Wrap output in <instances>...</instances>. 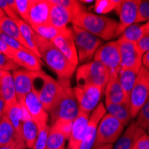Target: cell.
Returning <instances> with one entry per match:
<instances>
[{"instance_id":"cell-45","label":"cell","mask_w":149,"mask_h":149,"mask_svg":"<svg viewBox=\"0 0 149 149\" xmlns=\"http://www.w3.org/2000/svg\"><path fill=\"white\" fill-rule=\"evenodd\" d=\"M136 45L142 56H144L146 52H148L149 51V32H146Z\"/></svg>"},{"instance_id":"cell-43","label":"cell","mask_w":149,"mask_h":149,"mask_svg":"<svg viewBox=\"0 0 149 149\" xmlns=\"http://www.w3.org/2000/svg\"><path fill=\"white\" fill-rule=\"evenodd\" d=\"M0 8L3 10V12L5 13V15H6V17L12 19V20H17L20 19V17L18 16L17 13L12 9V7L9 6L7 0H0Z\"/></svg>"},{"instance_id":"cell-47","label":"cell","mask_w":149,"mask_h":149,"mask_svg":"<svg viewBox=\"0 0 149 149\" xmlns=\"http://www.w3.org/2000/svg\"><path fill=\"white\" fill-rule=\"evenodd\" d=\"M16 50L13 49L12 47H10L9 46H7L2 39H0V53L4 54L6 56H8L9 58H12L13 56L15 55Z\"/></svg>"},{"instance_id":"cell-51","label":"cell","mask_w":149,"mask_h":149,"mask_svg":"<svg viewBox=\"0 0 149 149\" xmlns=\"http://www.w3.org/2000/svg\"><path fill=\"white\" fill-rule=\"evenodd\" d=\"M4 17H6V15H5V13L3 12V10L0 8V18H4Z\"/></svg>"},{"instance_id":"cell-8","label":"cell","mask_w":149,"mask_h":149,"mask_svg":"<svg viewBox=\"0 0 149 149\" xmlns=\"http://www.w3.org/2000/svg\"><path fill=\"white\" fill-rule=\"evenodd\" d=\"M149 98V72L142 66L136 79V82L130 94L129 103L132 119L136 118L142 106Z\"/></svg>"},{"instance_id":"cell-11","label":"cell","mask_w":149,"mask_h":149,"mask_svg":"<svg viewBox=\"0 0 149 149\" xmlns=\"http://www.w3.org/2000/svg\"><path fill=\"white\" fill-rule=\"evenodd\" d=\"M118 45L120 57V67L121 69H128L139 72L143 66L142 57L137 45L132 42L118 38L116 40Z\"/></svg>"},{"instance_id":"cell-32","label":"cell","mask_w":149,"mask_h":149,"mask_svg":"<svg viewBox=\"0 0 149 149\" xmlns=\"http://www.w3.org/2000/svg\"><path fill=\"white\" fill-rule=\"evenodd\" d=\"M66 137L54 125H50L47 149H66Z\"/></svg>"},{"instance_id":"cell-5","label":"cell","mask_w":149,"mask_h":149,"mask_svg":"<svg viewBox=\"0 0 149 149\" xmlns=\"http://www.w3.org/2000/svg\"><path fill=\"white\" fill-rule=\"evenodd\" d=\"M109 78V71L101 63L94 60L79 65L76 70L77 86L95 85L104 90Z\"/></svg>"},{"instance_id":"cell-34","label":"cell","mask_w":149,"mask_h":149,"mask_svg":"<svg viewBox=\"0 0 149 149\" xmlns=\"http://www.w3.org/2000/svg\"><path fill=\"white\" fill-rule=\"evenodd\" d=\"M50 1L53 4L58 5L60 6L64 7L66 10H68L72 13L73 18L77 15H79V13L85 11L82 4L79 1H76V0H50Z\"/></svg>"},{"instance_id":"cell-49","label":"cell","mask_w":149,"mask_h":149,"mask_svg":"<svg viewBox=\"0 0 149 149\" xmlns=\"http://www.w3.org/2000/svg\"><path fill=\"white\" fill-rule=\"evenodd\" d=\"M4 109H5V101L1 96V93H0V119H1L4 113Z\"/></svg>"},{"instance_id":"cell-54","label":"cell","mask_w":149,"mask_h":149,"mask_svg":"<svg viewBox=\"0 0 149 149\" xmlns=\"http://www.w3.org/2000/svg\"><path fill=\"white\" fill-rule=\"evenodd\" d=\"M146 130H147V132H148V134H149V129H147Z\"/></svg>"},{"instance_id":"cell-55","label":"cell","mask_w":149,"mask_h":149,"mask_svg":"<svg viewBox=\"0 0 149 149\" xmlns=\"http://www.w3.org/2000/svg\"><path fill=\"white\" fill-rule=\"evenodd\" d=\"M148 100H149V98H148Z\"/></svg>"},{"instance_id":"cell-37","label":"cell","mask_w":149,"mask_h":149,"mask_svg":"<svg viewBox=\"0 0 149 149\" xmlns=\"http://www.w3.org/2000/svg\"><path fill=\"white\" fill-rule=\"evenodd\" d=\"M31 0H15V9L18 16L29 24V11Z\"/></svg>"},{"instance_id":"cell-28","label":"cell","mask_w":149,"mask_h":149,"mask_svg":"<svg viewBox=\"0 0 149 149\" xmlns=\"http://www.w3.org/2000/svg\"><path fill=\"white\" fill-rule=\"evenodd\" d=\"M0 31L8 35L9 37L13 38V39L17 40L20 44H22L25 48L29 50L28 46H27L26 42L24 41L16 22L13 20L8 17L0 18Z\"/></svg>"},{"instance_id":"cell-53","label":"cell","mask_w":149,"mask_h":149,"mask_svg":"<svg viewBox=\"0 0 149 149\" xmlns=\"http://www.w3.org/2000/svg\"><path fill=\"white\" fill-rule=\"evenodd\" d=\"M2 72H3V71L0 70V81H1V78H2Z\"/></svg>"},{"instance_id":"cell-22","label":"cell","mask_w":149,"mask_h":149,"mask_svg":"<svg viewBox=\"0 0 149 149\" xmlns=\"http://www.w3.org/2000/svg\"><path fill=\"white\" fill-rule=\"evenodd\" d=\"M0 93L5 101V107L18 103L15 82H13L11 72L3 71L1 81H0Z\"/></svg>"},{"instance_id":"cell-14","label":"cell","mask_w":149,"mask_h":149,"mask_svg":"<svg viewBox=\"0 0 149 149\" xmlns=\"http://www.w3.org/2000/svg\"><path fill=\"white\" fill-rule=\"evenodd\" d=\"M12 74L13 82H15L18 103L22 104H24L27 95L33 89V81L36 76V72L19 68L13 71Z\"/></svg>"},{"instance_id":"cell-16","label":"cell","mask_w":149,"mask_h":149,"mask_svg":"<svg viewBox=\"0 0 149 149\" xmlns=\"http://www.w3.org/2000/svg\"><path fill=\"white\" fill-rule=\"evenodd\" d=\"M140 0H123L120 7L116 11L119 15L120 22H118L117 37L131 24L135 23L138 15V7Z\"/></svg>"},{"instance_id":"cell-6","label":"cell","mask_w":149,"mask_h":149,"mask_svg":"<svg viewBox=\"0 0 149 149\" xmlns=\"http://www.w3.org/2000/svg\"><path fill=\"white\" fill-rule=\"evenodd\" d=\"M72 29L74 35L79 63L84 64L93 61L95 54L103 45V40L77 26L72 25Z\"/></svg>"},{"instance_id":"cell-50","label":"cell","mask_w":149,"mask_h":149,"mask_svg":"<svg viewBox=\"0 0 149 149\" xmlns=\"http://www.w3.org/2000/svg\"><path fill=\"white\" fill-rule=\"evenodd\" d=\"M144 26H145V29H146V32H149V22H146V23L144 24Z\"/></svg>"},{"instance_id":"cell-2","label":"cell","mask_w":149,"mask_h":149,"mask_svg":"<svg viewBox=\"0 0 149 149\" xmlns=\"http://www.w3.org/2000/svg\"><path fill=\"white\" fill-rule=\"evenodd\" d=\"M72 25L81 28L102 40L117 38L118 22L104 15L87 12L79 13L72 21Z\"/></svg>"},{"instance_id":"cell-13","label":"cell","mask_w":149,"mask_h":149,"mask_svg":"<svg viewBox=\"0 0 149 149\" xmlns=\"http://www.w3.org/2000/svg\"><path fill=\"white\" fill-rule=\"evenodd\" d=\"M50 0H31L29 11V24L32 29L50 25Z\"/></svg>"},{"instance_id":"cell-25","label":"cell","mask_w":149,"mask_h":149,"mask_svg":"<svg viewBox=\"0 0 149 149\" xmlns=\"http://www.w3.org/2000/svg\"><path fill=\"white\" fill-rule=\"evenodd\" d=\"M72 19L73 16L68 10H66L63 6L52 3L49 16V23L51 26L57 29H63L66 28L70 22H72Z\"/></svg>"},{"instance_id":"cell-36","label":"cell","mask_w":149,"mask_h":149,"mask_svg":"<svg viewBox=\"0 0 149 149\" xmlns=\"http://www.w3.org/2000/svg\"><path fill=\"white\" fill-rule=\"evenodd\" d=\"M50 125L38 129V136L31 149H47V143Z\"/></svg>"},{"instance_id":"cell-20","label":"cell","mask_w":149,"mask_h":149,"mask_svg":"<svg viewBox=\"0 0 149 149\" xmlns=\"http://www.w3.org/2000/svg\"><path fill=\"white\" fill-rule=\"evenodd\" d=\"M20 105L22 110V138L26 146V148L31 149L38 136V127L35 123V121L29 114L28 111H27L25 104H22Z\"/></svg>"},{"instance_id":"cell-40","label":"cell","mask_w":149,"mask_h":149,"mask_svg":"<svg viewBox=\"0 0 149 149\" xmlns=\"http://www.w3.org/2000/svg\"><path fill=\"white\" fill-rule=\"evenodd\" d=\"M72 124H73V121H72V120H57L56 121H55V123H52L51 125H54L55 127H56L64 135V136L66 137L67 140H68L69 138H70V135H71Z\"/></svg>"},{"instance_id":"cell-4","label":"cell","mask_w":149,"mask_h":149,"mask_svg":"<svg viewBox=\"0 0 149 149\" xmlns=\"http://www.w3.org/2000/svg\"><path fill=\"white\" fill-rule=\"evenodd\" d=\"M37 79L41 83L39 87H33V89L37 92L45 111L49 113L61 99L63 87L59 80H56L42 71L37 72Z\"/></svg>"},{"instance_id":"cell-30","label":"cell","mask_w":149,"mask_h":149,"mask_svg":"<svg viewBox=\"0 0 149 149\" xmlns=\"http://www.w3.org/2000/svg\"><path fill=\"white\" fill-rule=\"evenodd\" d=\"M138 73H139V72H137V71L128 70V69H120V71L118 74V80L120 82V85L128 98H129L130 94L134 87L135 82H136Z\"/></svg>"},{"instance_id":"cell-19","label":"cell","mask_w":149,"mask_h":149,"mask_svg":"<svg viewBox=\"0 0 149 149\" xmlns=\"http://www.w3.org/2000/svg\"><path fill=\"white\" fill-rule=\"evenodd\" d=\"M11 59L25 70L38 72L42 69V60L30 50H16Z\"/></svg>"},{"instance_id":"cell-27","label":"cell","mask_w":149,"mask_h":149,"mask_svg":"<svg viewBox=\"0 0 149 149\" xmlns=\"http://www.w3.org/2000/svg\"><path fill=\"white\" fill-rule=\"evenodd\" d=\"M17 138H21L15 131L8 117L3 113L0 119V146L7 145Z\"/></svg>"},{"instance_id":"cell-41","label":"cell","mask_w":149,"mask_h":149,"mask_svg":"<svg viewBox=\"0 0 149 149\" xmlns=\"http://www.w3.org/2000/svg\"><path fill=\"white\" fill-rule=\"evenodd\" d=\"M17 69H19V66L15 62L4 54L0 53V70L13 72Z\"/></svg>"},{"instance_id":"cell-1","label":"cell","mask_w":149,"mask_h":149,"mask_svg":"<svg viewBox=\"0 0 149 149\" xmlns=\"http://www.w3.org/2000/svg\"><path fill=\"white\" fill-rule=\"evenodd\" d=\"M36 46L39 53L40 59L57 74L59 79H69L72 77L76 67L71 63L62 52L51 41L36 35Z\"/></svg>"},{"instance_id":"cell-33","label":"cell","mask_w":149,"mask_h":149,"mask_svg":"<svg viewBox=\"0 0 149 149\" xmlns=\"http://www.w3.org/2000/svg\"><path fill=\"white\" fill-rule=\"evenodd\" d=\"M123 0H97L95 3L94 10L97 13H107L114 10L115 12L120 7Z\"/></svg>"},{"instance_id":"cell-38","label":"cell","mask_w":149,"mask_h":149,"mask_svg":"<svg viewBox=\"0 0 149 149\" xmlns=\"http://www.w3.org/2000/svg\"><path fill=\"white\" fill-rule=\"evenodd\" d=\"M137 125L144 130L149 129V100L142 106L137 115Z\"/></svg>"},{"instance_id":"cell-26","label":"cell","mask_w":149,"mask_h":149,"mask_svg":"<svg viewBox=\"0 0 149 149\" xmlns=\"http://www.w3.org/2000/svg\"><path fill=\"white\" fill-rule=\"evenodd\" d=\"M15 22H16L18 28L20 30V32H21L23 39H24V41L26 42L27 46H28L29 50L31 51L38 57L40 58L39 53H38L37 46H36V35H37V33L34 31V30L31 28L30 24L26 23L22 19L15 20Z\"/></svg>"},{"instance_id":"cell-29","label":"cell","mask_w":149,"mask_h":149,"mask_svg":"<svg viewBox=\"0 0 149 149\" xmlns=\"http://www.w3.org/2000/svg\"><path fill=\"white\" fill-rule=\"evenodd\" d=\"M4 113L8 117L17 134L22 138V110L19 103L6 106Z\"/></svg>"},{"instance_id":"cell-44","label":"cell","mask_w":149,"mask_h":149,"mask_svg":"<svg viewBox=\"0 0 149 149\" xmlns=\"http://www.w3.org/2000/svg\"><path fill=\"white\" fill-rule=\"evenodd\" d=\"M132 149H149V134L141 135L135 142Z\"/></svg>"},{"instance_id":"cell-31","label":"cell","mask_w":149,"mask_h":149,"mask_svg":"<svg viewBox=\"0 0 149 149\" xmlns=\"http://www.w3.org/2000/svg\"><path fill=\"white\" fill-rule=\"evenodd\" d=\"M146 33V31L144 24L133 23L123 31V32L120 35L119 38L137 44Z\"/></svg>"},{"instance_id":"cell-17","label":"cell","mask_w":149,"mask_h":149,"mask_svg":"<svg viewBox=\"0 0 149 149\" xmlns=\"http://www.w3.org/2000/svg\"><path fill=\"white\" fill-rule=\"evenodd\" d=\"M106 109L104 103H100L97 107L89 115L88 127L85 132V136L81 144L80 149H93L97 138V127L103 116L106 113Z\"/></svg>"},{"instance_id":"cell-12","label":"cell","mask_w":149,"mask_h":149,"mask_svg":"<svg viewBox=\"0 0 149 149\" xmlns=\"http://www.w3.org/2000/svg\"><path fill=\"white\" fill-rule=\"evenodd\" d=\"M68 59V61L75 66L79 65L77 49L74 42V35L72 28L66 27L62 32L51 41Z\"/></svg>"},{"instance_id":"cell-9","label":"cell","mask_w":149,"mask_h":149,"mask_svg":"<svg viewBox=\"0 0 149 149\" xmlns=\"http://www.w3.org/2000/svg\"><path fill=\"white\" fill-rule=\"evenodd\" d=\"M104 90L95 85H81L73 88L79 112L90 114L101 103Z\"/></svg>"},{"instance_id":"cell-21","label":"cell","mask_w":149,"mask_h":149,"mask_svg":"<svg viewBox=\"0 0 149 149\" xmlns=\"http://www.w3.org/2000/svg\"><path fill=\"white\" fill-rule=\"evenodd\" d=\"M146 131L137 125L136 121H131L111 149H132L135 142Z\"/></svg>"},{"instance_id":"cell-35","label":"cell","mask_w":149,"mask_h":149,"mask_svg":"<svg viewBox=\"0 0 149 149\" xmlns=\"http://www.w3.org/2000/svg\"><path fill=\"white\" fill-rule=\"evenodd\" d=\"M33 30L38 36L49 40V41H52V39H54L57 35H59L63 31V29H57L51 25L44 27H37V28H34Z\"/></svg>"},{"instance_id":"cell-10","label":"cell","mask_w":149,"mask_h":149,"mask_svg":"<svg viewBox=\"0 0 149 149\" xmlns=\"http://www.w3.org/2000/svg\"><path fill=\"white\" fill-rule=\"evenodd\" d=\"M93 60L101 63L109 71L110 77L118 76L121 69L120 53L116 41L103 44L95 54Z\"/></svg>"},{"instance_id":"cell-48","label":"cell","mask_w":149,"mask_h":149,"mask_svg":"<svg viewBox=\"0 0 149 149\" xmlns=\"http://www.w3.org/2000/svg\"><path fill=\"white\" fill-rule=\"evenodd\" d=\"M142 64L144 67L147 69V71L149 72V51L146 52L145 55L142 57Z\"/></svg>"},{"instance_id":"cell-39","label":"cell","mask_w":149,"mask_h":149,"mask_svg":"<svg viewBox=\"0 0 149 149\" xmlns=\"http://www.w3.org/2000/svg\"><path fill=\"white\" fill-rule=\"evenodd\" d=\"M144 22H149V0H140L138 7V15L135 23Z\"/></svg>"},{"instance_id":"cell-3","label":"cell","mask_w":149,"mask_h":149,"mask_svg":"<svg viewBox=\"0 0 149 149\" xmlns=\"http://www.w3.org/2000/svg\"><path fill=\"white\" fill-rule=\"evenodd\" d=\"M63 87V95L56 107L48 113L50 124L57 120H67L74 121L79 113V105L75 98L73 88L71 87L70 80L67 79H59Z\"/></svg>"},{"instance_id":"cell-23","label":"cell","mask_w":149,"mask_h":149,"mask_svg":"<svg viewBox=\"0 0 149 149\" xmlns=\"http://www.w3.org/2000/svg\"><path fill=\"white\" fill-rule=\"evenodd\" d=\"M104 94L105 97L104 101L106 102L113 104H123L129 102V98L126 97L120 85L118 76H113L109 78Z\"/></svg>"},{"instance_id":"cell-18","label":"cell","mask_w":149,"mask_h":149,"mask_svg":"<svg viewBox=\"0 0 149 149\" xmlns=\"http://www.w3.org/2000/svg\"><path fill=\"white\" fill-rule=\"evenodd\" d=\"M89 115L90 114L88 113L79 112L78 117L73 121L71 135L68 139V145H67L66 149H80L88 127Z\"/></svg>"},{"instance_id":"cell-15","label":"cell","mask_w":149,"mask_h":149,"mask_svg":"<svg viewBox=\"0 0 149 149\" xmlns=\"http://www.w3.org/2000/svg\"><path fill=\"white\" fill-rule=\"evenodd\" d=\"M24 104L29 114L35 121V123L38 128L48 125L49 114L45 111L44 107L40 102L37 92L32 89L24 100Z\"/></svg>"},{"instance_id":"cell-7","label":"cell","mask_w":149,"mask_h":149,"mask_svg":"<svg viewBox=\"0 0 149 149\" xmlns=\"http://www.w3.org/2000/svg\"><path fill=\"white\" fill-rule=\"evenodd\" d=\"M124 126L109 113H105L97 127V138L93 149L112 146L121 136Z\"/></svg>"},{"instance_id":"cell-46","label":"cell","mask_w":149,"mask_h":149,"mask_svg":"<svg viewBox=\"0 0 149 149\" xmlns=\"http://www.w3.org/2000/svg\"><path fill=\"white\" fill-rule=\"evenodd\" d=\"M0 149H26V146L22 138H17L11 143L0 146Z\"/></svg>"},{"instance_id":"cell-24","label":"cell","mask_w":149,"mask_h":149,"mask_svg":"<svg viewBox=\"0 0 149 149\" xmlns=\"http://www.w3.org/2000/svg\"><path fill=\"white\" fill-rule=\"evenodd\" d=\"M104 106L107 113L111 114L117 119L123 126H128L132 120V117L130 111V103L113 104L104 101Z\"/></svg>"},{"instance_id":"cell-52","label":"cell","mask_w":149,"mask_h":149,"mask_svg":"<svg viewBox=\"0 0 149 149\" xmlns=\"http://www.w3.org/2000/svg\"><path fill=\"white\" fill-rule=\"evenodd\" d=\"M81 4L84 3V4H90V3H93L92 0H90V1H86V0H81V1H79Z\"/></svg>"},{"instance_id":"cell-42","label":"cell","mask_w":149,"mask_h":149,"mask_svg":"<svg viewBox=\"0 0 149 149\" xmlns=\"http://www.w3.org/2000/svg\"><path fill=\"white\" fill-rule=\"evenodd\" d=\"M0 39H2L7 46H9L10 47H12L15 50H28L27 48H25L22 44H20L17 40L13 39V38L9 37L6 33L2 32L1 31H0Z\"/></svg>"}]
</instances>
